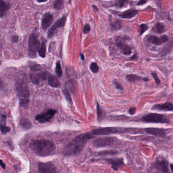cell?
<instances>
[{
  "label": "cell",
  "mask_w": 173,
  "mask_h": 173,
  "mask_svg": "<svg viewBox=\"0 0 173 173\" xmlns=\"http://www.w3.org/2000/svg\"><path fill=\"white\" fill-rule=\"evenodd\" d=\"M141 121L146 123H170V120L166 116L161 114L151 113L143 116L140 119Z\"/></svg>",
  "instance_id": "obj_4"
},
{
  "label": "cell",
  "mask_w": 173,
  "mask_h": 173,
  "mask_svg": "<svg viewBox=\"0 0 173 173\" xmlns=\"http://www.w3.org/2000/svg\"><path fill=\"white\" fill-rule=\"evenodd\" d=\"M40 46V41L38 38L37 35L33 33L30 35L28 39V54L31 58L36 57L37 52Z\"/></svg>",
  "instance_id": "obj_5"
},
{
  "label": "cell",
  "mask_w": 173,
  "mask_h": 173,
  "mask_svg": "<svg viewBox=\"0 0 173 173\" xmlns=\"http://www.w3.org/2000/svg\"><path fill=\"white\" fill-rule=\"evenodd\" d=\"M143 80L145 82H147L149 80V79L148 78H143Z\"/></svg>",
  "instance_id": "obj_49"
},
{
  "label": "cell",
  "mask_w": 173,
  "mask_h": 173,
  "mask_svg": "<svg viewBox=\"0 0 173 173\" xmlns=\"http://www.w3.org/2000/svg\"><path fill=\"white\" fill-rule=\"evenodd\" d=\"M151 75L152 77L154 78L156 84H157V85H159L161 81H160V79L158 78V76L157 75V74L155 73H152Z\"/></svg>",
  "instance_id": "obj_37"
},
{
  "label": "cell",
  "mask_w": 173,
  "mask_h": 173,
  "mask_svg": "<svg viewBox=\"0 0 173 173\" xmlns=\"http://www.w3.org/2000/svg\"><path fill=\"white\" fill-rule=\"evenodd\" d=\"M47 79L48 84L52 88H58L60 85V82L58 78L53 75L49 74Z\"/></svg>",
  "instance_id": "obj_21"
},
{
  "label": "cell",
  "mask_w": 173,
  "mask_h": 173,
  "mask_svg": "<svg viewBox=\"0 0 173 173\" xmlns=\"http://www.w3.org/2000/svg\"><path fill=\"white\" fill-rule=\"evenodd\" d=\"M116 45L118 47H119L120 48H121V49L122 52L124 55L126 56H130V54H132V51L131 47L129 46L128 45L124 44L120 38H119L117 37V40H116Z\"/></svg>",
  "instance_id": "obj_16"
},
{
  "label": "cell",
  "mask_w": 173,
  "mask_h": 173,
  "mask_svg": "<svg viewBox=\"0 0 173 173\" xmlns=\"http://www.w3.org/2000/svg\"><path fill=\"white\" fill-rule=\"evenodd\" d=\"M93 138L94 136L90 132L77 136L64 148L62 153L66 156L80 154L83 151L88 141Z\"/></svg>",
  "instance_id": "obj_1"
},
{
  "label": "cell",
  "mask_w": 173,
  "mask_h": 173,
  "mask_svg": "<svg viewBox=\"0 0 173 173\" xmlns=\"http://www.w3.org/2000/svg\"><path fill=\"white\" fill-rule=\"evenodd\" d=\"M126 78L128 81L131 82L141 81L142 79H143V78L136 75H126Z\"/></svg>",
  "instance_id": "obj_28"
},
{
  "label": "cell",
  "mask_w": 173,
  "mask_h": 173,
  "mask_svg": "<svg viewBox=\"0 0 173 173\" xmlns=\"http://www.w3.org/2000/svg\"><path fill=\"white\" fill-rule=\"evenodd\" d=\"M66 16H63L62 18L58 19L56 22L54 24L47 33V36L49 38H52L55 34L56 31L58 28H63L66 23Z\"/></svg>",
  "instance_id": "obj_9"
},
{
  "label": "cell",
  "mask_w": 173,
  "mask_h": 173,
  "mask_svg": "<svg viewBox=\"0 0 173 173\" xmlns=\"http://www.w3.org/2000/svg\"><path fill=\"white\" fill-rule=\"evenodd\" d=\"M130 0H119L116 4V6L119 8H122L128 4Z\"/></svg>",
  "instance_id": "obj_34"
},
{
  "label": "cell",
  "mask_w": 173,
  "mask_h": 173,
  "mask_svg": "<svg viewBox=\"0 0 173 173\" xmlns=\"http://www.w3.org/2000/svg\"><path fill=\"white\" fill-rule=\"evenodd\" d=\"M90 70L93 73H97L99 71L98 65L96 62H92L90 65Z\"/></svg>",
  "instance_id": "obj_32"
},
{
  "label": "cell",
  "mask_w": 173,
  "mask_h": 173,
  "mask_svg": "<svg viewBox=\"0 0 173 173\" xmlns=\"http://www.w3.org/2000/svg\"><path fill=\"white\" fill-rule=\"evenodd\" d=\"M54 16L51 13L47 12L44 14L41 21V25L43 29L46 30L52 24L53 22Z\"/></svg>",
  "instance_id": "obj_17"
},
{
  "label": "cell",
  "mask_w": 173,
  "mask_h": 173,
  "mask_svg": "<svg viewBox=\"0 0 173 173\" xmlns=\"http://www.w3.org/2000/svg\"><path fill=\"white\" fill-rule=\"evenodd\" d=\"M110 26L112 31H117L121 29V24L119 20H115V22L111 23Z\"/></svg>",
  "instance_id": "obj_29"
},
{
  "label": "cell",
  "mask_w": 173,
  "mask_h": 173,
  "mask_svg": "<svg viewBox=\"0 0 173 173\" xmlns=\"http://www.w3.org/2000/svg\"><path fill=\"white\" fill-rule=\"evenodd\" d=\"M38 168L39 171L41 173H56L57 172L56 166L50 162H39L38 166Z\"/></svg>",
  "instance_id": "obj_10"
},
{
  "label": "cell",
  "mask_w": 173,
  "mask_h": 173,
  "mask_svg": "<svg viewBox=\"0 0 173 173\" xmlns=\"http://www.w3.org/2000/svg\"><path fill=\"white\" fill-rule=\"evenodd\" d=\"M0 166L2 167L3 169H6V165L2 160H0Z\"/></svg>",
  "instance_id": "obj_43"
},
{
  "label": "cell",
  "mask_w": 173,
  "mask_h": 173,
  "mask_svg": "<svg viewBox=\"0 0 173 173\" xmlns=\"http://www.w3.org/2000/svg\"><path fill=\"white\" fill-rule=\"evenodd\" d=\"M147 2V0H139V2L137 3V6H142L145 4Z\"/></svg>",
  "instance_id": "obj_40"
},
{
  "label": "cell",
  "mask_w": 173,
  "mask_h": 173,
  "mask_svg": "<svg viewBox=\"0 0 173 173\" xmlns=\"http://www.w3.org/2000/svg\"><path fill=\"white\" fill-rule=\"evenodd\" d=\"M148 26L146 24H141L140 26V34L142 35L147 30Z\"/></svg>",
  "instance_id": "obj_36"
},
{
  "label": "cell",
  "mask_w": 173,
  "mask_h": 173,
  "mask_svg": "<svg viewBox=\"0 0 173 173\" xmlns=\"http://www.w3.org/2000/svg\"><path fill=\"white\" fill-rule=\"evenodd\" d=\"M152 29H153V31L157 33L158 34H162L163 33L165 32L166 31L165 25L161 22L156 23L154 28Z\"/></svg>",
  "instance_id": "obj_24"
},
{
  "label": "cell",
  "mask_w": 173,
  "mask_h": 173,
  "mask_svg": "<svg viewBox=\"0 0 173 173\" xmlns=\"http://www.w3.org/2000/svg\"><path fill=\"white\" fill-rule=\"evenodd\" d=\"M96 112H97V118L98 121H101V120L103 119L104 115V113L103 110L101 109L100 106L98 103L96 104Z\"/></svg>",
  "instance_id": "obj_27"
},
{
  "label": "cell",
  "mask_w": 173,
  "mask_h": 173,
  "mask_svg": "<svg viewBox=\"0 0 173 173\" xmlns=\"http://www.w3.org/2000/svg\"><path fill=\"white\" fill-rule=\"evenodd\" d=\"M113 138H105L96 139L94 142V146L96 147H104L111 146L113 144Z\"/></svg>",
  "instance_id": "obj_15"
},
{
  "label": "cell",
  "mask_w": 173,
  "mask_h": 173,
  "mask_svg": "<svg viewBox=\"0 0 173 173\" xmlns=\"http://www.w3.org/2000/svg\"><path fill=\"white\" fill-rule=\"evenodd\" d=\"M15 88L19 104L22 107L28 106L30 102V92L26 76H22L16 80Z\"/></svg>",
  "instance_id": "obj_3"
},
{
  "label": "cell",
  "mask_w": 173,
  "mask_h": 173,
  "mask_svg": "<svg viewBox=\"0 0 173 173\" xmlns=\"http://www.w3.org/2000/svg\"><path fill=\"white\" fill-rule=\"evenodd\" d=\"M31 149L35 154L40 156L50 155L56 149L54 144L48 140H33L30 145Z\"/></svg>",
  "instance_id": "obj_2"
},
{
  "label": "cell",
  "mask_w": 173,
  "mask_h": 173,
  "mask_svg": "<svg viewBox=\"0 0 173 173\" xmlns=\"http://www.w3.org/2000/svg\"><path fill=\"white\" fill-rule=\"evenodd\" d=\"M173 165L172 164H171V165H170V169H171V172H173Z\"/></svg>",
  "instance_id": "obj_48"
},
{
  "label": "cell",
  "mask_w": 173,
  "mask_h": 173,
  "mask_svg": "<svg viewBox=\"0 0 173 173\" xmlns=\"http://www.w3.org/2000/svg\"><path fill=\"white\" fill-rule=\"evenodd\" d=\"M80 58H81V60H84V56L83 54H80Z\"/></svg>",
  "instance_id": "obj_47"
},
{
  "label": "cell",
  "mask_w": 173,
  "mask_h": 173,
  "mask_svg": "<svg viewBox=\"0 0 173 173\" xmlns=\"http://www.w3.org/2000/svg\"><path fill=\"white\" fill-rule=\"evenodd\" d=\"M152 110L158 111H173V105L172 103L166 102L161 104H156L154 105Z\"/></svg>",
  "instance_id": "obj_18"
},
{
  "label": "cell",
  "mask_w": 173,
  "mask_h": 173,
  "mask_svg": "<svg viewBox=\"0 0 173 173\" xmlns=\"http://www.w3.org/2000/svg\"><path fill=\"white\" fill-rule=\"evenodd\" d=\"M144 130L148 134L160 138H164L167 134V130L164 128H149Z\"/></svg>",
  "instance_id": "obj_13"
},
{
  "label": "cell",
  "mask_w": 173,
  "mask_h": 173,
  "mask_svg": "<svg viewBox=\"0 0 173 173\" xmlns=\"http://www.w3.org/2000/svg\"><path fill=\"white\" fill-rule=\"evenodd\" d=\"M46 43L44 41L41 44L40 47H39L38 52L39 55L40 57L42 58H45L46 56Z\"/></svg>",
  "instance_id": "obj_25"
},
{
  "label": "cell",
  "mask_w": 173,
  "mask_h": 173,
  "mask_svg": "<svg viewBox=\"0 0 173 173\" xmlns=\"http://www.w3.org/2000/svg\"><path fill=\"white\" fill-rule=\"evenodd\" d=\"M92 8H94V9H95L96 10V11H98V7H96V5H92Z\"/></svg>",
  "instance_id": "obj_46"
},
{
  "label": "cell",
  "mask_w": 173,
  "mask_h": 173,
  "mask_svg": "<svg viewBox=\"0 0 173 173\" xmlns=\"http://www.w3.org/2000/svg\"><path fill=\"white\" fill-rule=\"evenodd\" d=\"M8 9H9L8 5L6 4L4 1L0 0V17L4 16Z\"/></svg>",
  "instance_id": "obj_22"
},
{
  "label": "cell",
  "mask_w": 173,
  "mask_h": 173,
  "mask_svg": "<svg viewBox=\"0 0 173 173\" xmlns=\"http://www.w3.org/2000/svg\"><path fill=\"white\" fill-rule=\"evenodd\" d=\"M0 130L3 135L9 133L11 130V128L6 126V116L5 115H2L1 117Z\"/></svg>",
  "instance_id": "obj_20"
},
{
  "label": "cell",
  "mask_w": 173,
  "mask_h": 173,
  "mask_svg": "<svg viewBox=\"0 0 173 173\" xmlns=\"http://www.w3.org/2000/svg\"><path fill=\"white\" fill-rule=\"evenodd\" d=\"M56 112L57 111L56 110L50 109L44 113L37 115L35 119L40 123H45L49 121L52 119V118L54 117V115L56 113Z\"/></svg>",
  "instance_id": "obj_8"
},
{
  "label": "cell",
  "mask_w": 173,
  "mask_h": 173,
  "mask_svg": "<svg viewBox=\"0 0 173 173\" xmlns=\"http://www.w3.org/2000/svg\"><path fill=\"white\" fill-rule=\"evenodd\" d=\"M104 160L111 165V168L114 171H118L122 167L124 166L123 159L119 158H106L104 159Z\"/></svg>",
  "instance_id": "obj_12"
},
{
  "label": "cell",
  "mask_w": 173,
  "mask_h": 173,
  "mask_svg": "<svg viewBox=\"0 0 173 173\" xmlns=\"http://www.w3.org/2000/svg\"><path fill=\"white\" fill-rule=\"evenodd\" d=\"M137 108L136 107H130L128 111V113L130 115H133L136 114Z\"/></svg>",
  "instance_id": "obj_38"
},
{
  "label": "cell",
  "mask_w": 173,
  "mask_h": 173,
  "mask_svg": "<svg viewBox=\"0 0 173 173\" xmlns=\"http://www.w3.org/2000/svg\"><path fill=\"white\" fill-rule=\"evenodd\" d=\"M113 83L114 84V85L115 86L116 89H117L118 90H122V91L124 90L123 86H122L121 84L117 80L115 79L114 80H113Z\"/></svg>",
  "instance_id": "obj_35"
},
{
  "label": "cell",
  "mask_w": 173,
  "mask_h": 173,
  "mask_svg": "<svg viewBox=\"0 0 173 173\" xmlns=\"http://www.w3.org/2000/svg\"><path fill=\"white\" fill-rule=\"evenodd\" d=\"M0 63H1V61H0Z\"/></svg>",
  "instance_id": "obj_50"
},
{
  "label": "cell",
  "mask_w": 173,
  "mask_h": 173,
  "mask_svg": "<svg viewBox=\"0 0 173 173\" xmlns=\"http://www.w3.org/2000/svg\"><path fill=\"white\" fill-rule=\"evenodd\" d=\"M20 124L22 128L25 130H29L32 128V124L30 120L26 118H22L20 121Z\"/></svg>",
  "instance_id": "obj_23"
},
{
  "label": "cell",
  "mask_w": 173,
  "mask_h": 173,
  "mask_svg": "<svg viewBox=\"0 0 173 173\" xmlns=\"http://www.w3.org/2000/svg\"><path fill=\"white\" fill-rule=\"evenodd\" d=\"M138 57L137 54H135L130 58V60H138Z\"/></svg>",
  "instance_id": "obj_41"
},
{
  "label": "cell",
  "mask_w": 173,
  "mask_h": 173,
  "mask_svg": "<svg viewBox=\"0 0 173 173\" xmlns=\"http://www.w3.org/2000/svg\"><path fill=\"white\" fill-rule=\"evenodd\" d=\"M3 87V83L2 80L0 79V88H2Z\"/></svg>",
  "instance_id": "obj_45"
},
{
  "label": "cell",
  "mask_w": 173,
  "mask_h": 173,
  "mask_svg": "<svg viewBox=\"0 0 173 173\" xmlns=\"http://www.w3.org/2000/svg\"><path fill=\"white\" fill-rule=\"evenodd\" d=\"M49 73L47 72H39L31 74L30 78L33 83L35 84H39L42 81L46 80L48 78Z\"/></svg>",
  "instance_id": "obj_11"
},
{
  "label": "cell",
  "mask_w": 173,
  "mask_h": 173,
  "mask_svg": "<svg viewBox=\"0 0 173 173\" xmlns=\"http://www.w3.org/2000/svg\"><path fill=\"white\" fill-rule=\"evenodd\" d=\"M62 92H63V94H64L65 98H66V100L69 103H70V104H72V98H71V96L70 93L69 92L68 90L65 88V89L62 90Z\"/></svg>",
  "instance_id": "obj_33"
},
{
  "label": "cell",
  "mask_w": 173,
  "mask_h": 173,
  "mask_svg": "<svg viewBox=\"0 0 173 173\" xmlns=\"http://www.w3.org/2000/svg\"><path fill=\"white\" fill-rule=\"evenodd\" d=\"M153 168L161 173L169 172V162L162 156L158 157L152 165Z\"/></svg>",
  "instance_id": "obj_7"
},
{
  "label": "cell",
  "mask_w": 173,
  "mask_h": 173,
  "mask_svg": "<svg viewBox=\"0 0 173 173\" xmlns=\"http://www.w3.org/2000/svg\"><path fill=\"white\" fill-rule=\"evenodd\" d=\"M169 40V38L167 35H163L160 37L155 36L154 35H152L148 37V41L150 43H151L154 45H161L162 44L166 43Z\"/></svg>",
  "instance_id": "obj_14"
},
{
  "label": "cell",
  "mask_w": 173,
  "mask_h": 173,
  "mask_svg": "<svg viewBox=\"0 0 173 173\" xmlns=\"http://www.w3.org/2000/svg\"><path fill=\"white\" fill-rule=\"evenodd\" d=\"M47 0H37V1L38 3H43L46 2Z\"/></svg>",
  "instance_id": "obj_44"
},
{
  "label": "cell",
  "mask_w": 173,
  "mask_h": 173,
  "mask_svg": "<svg viewBox=\"0 0 173 173\" xmlns=\"http://www.w3.org/2000/svg\"><path fill=\"white\" fill-rule=\"evenodd\" d=\"M138 10L135 9H130L128 10L124 11L123 12L116 14L117 16L121 18L124 19H130L135 16L138 13Z\"/></svg>",
  "instance_id": "obj_19"
},
{
  "label": "cell",
  "mask_w": 173,
  "mask_h": 173,
  "mask_svg": "<svg viewBox=\"0 0 173 173\" xmlns=\"http://www.w3.org/2000/svg\"><path fill=\"white\" fill-rule=\"evenodd\" d=\"M94 136H106V135L116 134L119 133H123L122 131L118 128L114 127L100 128L92 130L90 132Z\"/></svg>",
  "instance_id": "obj_6"
},
{
  "label": "cell",
  "mask_w": 173,
  "mask_h": 173,
  "mask_svg": "<svg viewBox=\"0 0 173 173\" xmlns=\"http://www.w3.org/2000/svg\"><path fill=\"white\" fill-rule=\"evenodd\" d=\"M90 31V26L88 24H86L84 26L83 29V33L84 34H87L88 33H89V32Z\"/></svg>",
  "instance_id": "obj_39"
},
{
  "label": "cell",
  "mask_w": 173,
  "mask_h": 173,
  "mask_svg": "<svg viewBox=\"0 0 173 173\" xmlns=\"http://www.w3.org/2000/svg\"><path fill=\"white\" fill-rule=\"evenodd\" d=\"M63 3L64 0H56L54 4V8L60 10L62 7Z\"/></svg>",
  "instance_id": "obj_31"
},
{
  "label": "cell",
  "mask_w": 173,
  "mask_h": 173,
  "mask_svg": "<svg viewBox=\"0 0 173 173\" xmlns=\"http://www.w3.org/2000/svg\"><path fill=\"white\" fill-rule=\"evenodd\" d=\"M118 152L116 150H105L98 152V156H114L117 154Z\"/></svg>",
  "instance_id": "obj_26"
},
{
  "label": "cell",
  "mask_w": 173,
  "mask_h": 173,
  "mask_svg": "<svg viewBox=\"0 0 173 173\" xmlns=\"http://www.w3.org/2000/svg\"><path fill=\"white\" fill-rule=\"evenodd\" d=\"M56 74L59 77H61L62 76V71L60 61H58V62H56Z\"/></svg>",
  "instance_id": "obj_30"
},
{
  "label": "cell",
  "mask_w": 173,
  "mask_h": 173,
  "mask_svg": "<svg viewBox=\"0 0 173 173\" xmlns=\"http://www.w3.org/2000/svg\"><path fill=\"white\" fill-rule=\"evenodd\" d=\"M18 36L15 35V36H13L12 37V40L13 42H17V41H18Z\"/></svg>",
  "instance_id": "obj_42"
}]
</instances>
